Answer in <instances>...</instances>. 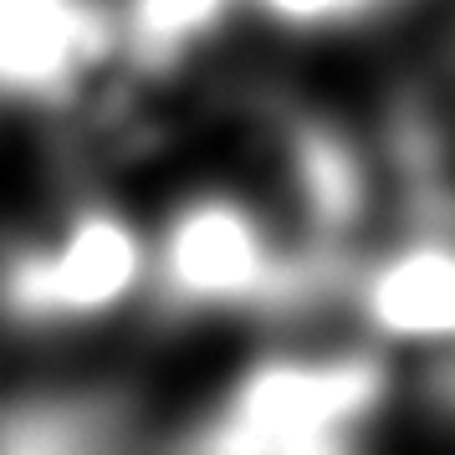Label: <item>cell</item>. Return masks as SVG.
Returning <instances> with one entry per match:
<instances>
[{
  "label": "cell",
  "mask_w": 455,
  "mask_h": 455,
  "mask_svg": "<svg viewBox=\"0 0 455 455\" xmlns=\"http://www.w3.org/2000/svg\"><path fill=\"white\" fill-rule=\"evenodd\" d=\"M113 42V16L98 0H0V98L57 103Z\"/></svg>",
  "instance_id": "cell-4"
},
{
  "label": "cell",
  "mask_w": 455,
  "mask_h": 455,
  "mask_svg": "<svg viewBox=\"0 0 455 455\" xmlns=\"http://www.w3.org/2000/svg\"><path fill=\"white\" fill-rule=\"evenodd\" d=\"M358 312L379 338L404 348H455V246L404 241L358 282Z\"/></svg>",
  "instance_id": "cell-5"
},
{
  "label": "cell",
  "mask_w": 455,
  "mask_h": 455,
  "mask_svg": "<svg viewBox=\"0 0 455 455\" xmlns=\"http://www.w3.org/2000/svg\"><path fill=\"white\" fill-rule=\"evenodd\" d=\"M384 384V363L363 353L261 358L185 435L180 455H358Z\"/></svg>",
  "instance_id": "cell-1"
},
{
  "label": "cell",
  "mask_w": 455,
  "mask_h": 455,
  "mask_svg": "<svg viewBox=\"0 0 455 455\" xmlns=\"http://www.w3.org/2000/svg\"><path fill=\"white\" fill-rule=\"evenodd\" d=\"M144 282V230L113 205H83L0 256V317L21 328L92 323L118 312Z\"/></svg>",
  "instance_id": "cell-2"
},
{
  "label": "cell",
  "mask_w": 455,
  "mask_h": 455,
  "mask_svg": "<svg viewBox=\"0 0 455 455\" xmlns=\"http://www.w3.org/2000/svg\"><path fill=\"white\" fill-rule=\"evenodd\" d=\"M256 5L282 26H332L348 21V16H363L384 0H256Z\"/></svg>",
  "instance_id": "cell-7"
},
{
  "label": "cell",
  "mask_w": 455,
  "mask_h": 455,
  "mask_svg": "<svg viewBox=\"0 0 455 455\" xmlns=\"http://www.w3.org/2000/svg\"><path fill=\"white\" fill-rule=\"evenodd\" d=\"M148 271L169 302L189 312L261 307L291 276L271 226L226 189H200L174 205L148 246Z\"/></svg>",
  "instance_id": "cell-3"
},
{
  "label": "cell",
  "mask_w": 455,
  "mask_h": 455,
  "mask_svg": "<svg viewBox=\"0 0 455 455\" xmlns=\"http://www.w3.org/2000/svg\"><path fill=\"white\" fill-rule=\"evenodd\" d=\"M230 5L235 0H124L113 36L139 62H174L226 21Z\"/></svg>",
  "instance_id": "cell-6"
}]
</instances>
